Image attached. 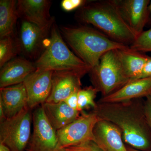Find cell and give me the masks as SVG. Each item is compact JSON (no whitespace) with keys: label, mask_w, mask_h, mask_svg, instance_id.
Masks as SVG:
<instances>
[{"label":"cell","mask_w":151,"mask_h":151,"mask_svg":"<svg viewBox=\"0 0 151 151\" xmlns=\"http://www.w3.org/2000/svg\"><path fill=\"white\" fill-rule=\"evenodd\" d=\"M141 99L113 103H97L92 110L100 120L111 122L122 133L124 142L141 151L151 150V130Z\"/></svg>","instance_id":"cell-1"},{"label":"cell","mask_w":151,"mask_h":151,"mask_svg":"<svg viewBox=\"0 0 151 151\" xmlns=\"http://www.w3.org/2000/svg\"><path fill=\"white\" fill-rule=\"evenodd\" d=\"M75 17L81 23L92 25L112 40L127 46L137 37L123 19L116 0L86 2Z\"/></svg>","instance_id":"cell-2"},{"label":"cell","mask_w":151,"mask_h":151,"mask_svg":"<svg viewBox=\"0 0 151 151\" xmlns=\"http://www.w3.org/2000/svg\"><path fill=\"white\" fill-rule=\"evenodd\" d=\"M60 31L74 54L91 70L98 65L100 58L107 52L129 47L86 26H61Z\"/></svg>","instance_id":"cell-3"},{"label":"cell","mask_w":151,"mask_h":151,"mask_svg":"<svg viewBox=\"0 0 151 151\" xmlns=\"http://www.w3.org/2000/svg\"><path fill=\"white\" fill-rule=\"evenodd\" d=\"M34 63L36 69L40 70H75L87 73L91 70L68 48L55 22L45 49Z\"/></svg>","instance_id":"cell-4"},{"label":"cell","mask_w":151,"mask_h":151,"mask_svg":"<svg viewBox=\"0 0 151 151\" xmlns=\"http://www.w3.org/2000/svg\"><path fill=\"white\" fill-rule=\"evenodd\" d=\"M89 73L93 86L102 97L113 94L130 81L124 73L116 50L103 55L98 65Z\"/></svg>","instance_id":"cell-5"},{"label":"cell","mask_w":151,"mask_h":151,"mask_svg":"<svg viewBox=\"0 0 151 151\" xmlns=\"http://www.w3.org/2000/svg\"><path fill=\"white\" fill-rule=\"evenodd\" d=\"M27 107L12 118L0 122V143L11 151H24L31 136L32 113Z\"/></svg>","instance_id":"cell-6"},{"label":"cell","mask_w":151,"mask_h":151,"mask_svg":"<svg viewBox=\"0 0 151 151\" xmlns=\"http://www.w3.org/2000/svg\"><path fill=\"white\" fill-rule=\"evenodd\" d=\"M33 132L27 151H65L60 145L56 131L49 122L42 105L32 113Z\"/></svg>","instance_id":"cell-7"},{"label":"cell","mask_w":151,"mask_h":151,"mask_svg":"<svg viewBox=\"0 0 151 151\" xmlns=\"http://www.w3.org/2000/svg\"><path fill=\"white\" fill-rule=\"evenodd\" d=\"M100 119L93 111H84L77 119L56 131L60 145L64 148L94 140L93 130Z\"/></svg>","instance_id":"cell-8"},{"label":"cell","mask_w":151,"mask_h":151,"mask_svg":"<svg viewBox=\"0 0 151 151\" xmlns=\"http://www.w3.org/2000/svg\"><path fill=\"white\" fill-rule=\"evenodd\" d=\"M52 25L41 28L22 20L17 37L20 52L30 59L36 60L47 45Z\"/></svg>","instance_id":"cell-9"},{"label":"cell","mask_w":151,"mask_h":151,"mask_svg":"<svg viewBox=\"0 0 151 151\" xmlns=\"http://www.w3.org/2000/svg\"><path fill=\"white\" fill-rule=\"evenodd\" d=\"M86 73L75 70L53 71L51 92L45 103L64 101L73 92L81 89V78Z\"/></svg>","instance_id":"cell-10"},{"label":"cell","mask_w":151,"mask_h":151,"mask_svg":"<svg viewBox=\"0 0 151 151\" xmlns=\"http://www.w3.org/2000/svg\"><path fill=\"white\" fill-rule=\"evenodd\" d=\"M52 70L36 69L23 82L28 97V107L32 110L46 102L51 92Z\"/></svg>","instance_id":"cell-11"},{"label":"cell","mask_w":151,"mask_h":151,"mask_svg":"<svg viewBox=\"0 0 151 151\" xmlns=\"http://www.w3.org/2000/svg\"><path fill=\"white\" fill-rule=\"evenodd\" d=\"M51 4L49 0H19L17 10L19 17L41 28L52 25L55 19L50 14Z\"/></svg>","instance_id":"cell-12"},{"label":"cell","mask_w":151,"mask_h":151,"mask_svg":"<svg viewBox=\"0 0 151 151\" xmlns=\"http://www.w3.org/2000/svg\"><path fill=\"white\" fill-rule=\"evenodd\" d=\"M123 19L137 36L149 20V0H116Z\"/></svg>","instance_id":"cell-13"},{"label":"cell","mask_w":151,"mask_h":151,"mask_svg":"<svg viewBox=\"0 0 151 151\" xmlns=\"http://www.w3.org/2000/svg\"><path fill=\"white\" fill-rule=\"evenodd\" d=\"M93 134V141L103 151H128L121 130L111 122L100 119Z\"/></svg>","instance_id":"cell-14"},{"label":"cell","mask_w":151,"mask_h":151,"mask_svg":"<svg viewBox=\"0 0 151 151\" xmlns=\"http://www.w3.org/2000/svg\"><path fill=\"white\" fill-rule=\"evenodd\" d=\"M36 70L34 63L28 59L21 57L13 58L1 68L0 88L23 83Z\"/></svg>","instance_id":"cell-15"},{"label":"cell","mask_w":151,"mask_h":151,"mask_svg":"<svg viewBox=\"0 0 151 151\" xmlns=\"http://www.w3.org/2000/svg\"><path fill=\"white\" fill-rule=\"evenodd\" d=\"M151 96V77L130 81L118 91L101 97L100 103H113Z\"/></svg>","instance_id":"cell-16"},{"label":"cell","mask_w":151,"mask_h":151,"mask_svg":"<svg viewBox=\"0 0 151 151\" xmlns=\"http://www.w3.org/2000/svg\"><path fill=\"white\" fill-rule=\"evenodd\" d=\"M0 102L6 119L14 117L27 107V92L24 83L0 88Z\"/></svg>","instance_id":"cell-17"},{"label":"cell","mask_w":151,"mask_h":151,"mask_svg":"<svg viewBox=\"0 0 151 151\" xmlns=\"http://www.w3.org/2000/svg\"><path fill=\"white\" fill-rule=\"evenodd\" d=\"M42 105L49 122L56 131L73 122L81 113L70 108L64 101L45 103Z\"/></svg>","instance_id":"cell-18"},{"label":"cell","mask_w":151,"mask_h":151,"mask_svg":"<svg viewBox=\"0 0 151 151\" xmlns=\"http://www.w3.org/2000/svg\"><path fill=\"white\" fill-rule=\"evenodd\" d=\"M116 53L125 75L130 81L138 79L149 57L134 51L129 47L116 50Z\"/></svg>","instance_id":"cell-19"},{"label":"cell","mask_w":151,"mask_h":151,"mask_svg":"<svg viewBox=\"0 0 151 151\" xmlns=\"http://www.w3.org/2000/svg\"><path fill=\"white\" fill-rule=\"evenodd\" d=\"M15 0L0 1V38L14 34L19 16Z\"/></svg>","instance_id":"cell-20"},{"label":"cell","mask_w":151,"mask_h":151,"mask_svg":"<svg viewBox=\"0 0 151 151\" xmlns=\"http://www.w3.org/2000/svg\"><path fill=\"white\" fill-rule=\"evenodd\" d=\"M20 53L17 38L14 35L0 38V68L15 58Z\"/></svg>","instance_id":"cell-21"},{"label":"cell","mask_w":151,"mask_h":151,"mask_svg":"<svg viewBox=\"0 0 151 151\" xmlns=\"http://www.w3.org/2000/svg\"><path fill=\"white\" fill-rule=\"evenodd\" d=\"M98 92L93 86H88L80 89L78 94V111L81 112L84 110L96 108L97 103L94 99Z\"/></svg>","instance_id":"cell-22"},{"label":"cell","mask_w":151,"mask_h":151,"mask_svg":"<svg viewBox=\"0 0 151 151\" xmlns=\"http://www.w3.org/2000/svg\"><path fill=\"white\" fill-rule=\"evenodd\" d=\"M129 47L131 49L139 52H151V29L144 31L138 35Z\"/></svg>","instance_id":"cell-23"},{"label":"cell","mask_w":151,"mask_h":151,"mask_svg":"<svg viewBox=\"0 0 151 151\" xmlns=\"http://www.w3.org/2000/svg\"><path fill=\"white\" fill-rule=\"evenodd\" d=\"M65 149V151H103L93 141Z\"/></svg>","instance_id":"cell-24"},{"label":"cell","mask_w":151,"mask_h":151,"mask_svg":"<svg viewBox=\"0 0 151 151\" xmlns=\"http://www.w3.org/2000/svg\"><path fill=\"white\" fill-rule=\"evenodd\" d=\"M86 2L84 0H63L61 3L63 9L66 12H70L79 9Z\"/></svg>","instance_id":"cell-25"},{"label":"cell","mask_w":151,"mask_h":151,"mask_svg":"<svg viewBox=\"0 0 151 151\" xmlns=\"http://www.w3.org/2000/svg\"><path fill=\"white\" fill-rule=\"evenodd\" d=\"M79 90L73 92L64 101L70 108L77 111H78V94Z\"/></svg>","instance_id":"cell-26"},{"label":"cell","mask_w":151,"mask_h":151,"mask_svg":"<svg viewBox=\"0 0 151 151\" xmlns=\"http://www.w3.org/2000/svg\"><path fill=\"white\" fill-rule=\"evenodd\" d=\"M144 105L146 120L151 130V96L146 97Z\"/></svg>","instance_id":"cell-27"},{"label":"cell","mask_w":151,"mask_h":151,"mask_svg":"<svg viewBox=\"0 0 151 151\" xmlns=\"http://www.w3.org/2000/svg\"><path fill=\"white\" fill-rule=\"evenodd\" d=\"M150 77H151V57H149L139 78Z\"/></svg>","instance_id":"cell-28"},{"label":"cell","mask_w":151,"mask_h":151,"mask_svg":"<svg viewBox=\"0 0 151 151\" xmlns=\"http://www.w3.org/2000/svg\"><path fill=\"white\" fill-rule=\"evenodd\" d=\"M0 151H11V150L7 146L0 143Z\"/></svg>","instance_id":"cell-29"},{"label":"cell","mask_w":151,"mask_h":151,"mask_svg":"<svg viewBox=\"0 0 151 151\" xmlns=\"http://www.w3.org/2000/svg\"><path fill=\"white\" fill-rule=\"evenodd\" d=\"M149 20L148 22L151 23V1L148 6Z\"/></svg>","instance_id":"cell-30"},{"label":"cell","mask_w":151,"mask_h":151,"mask_svg":"<svg viewBox=\"0 0 151 151\" xmlns=\"http://www.w3.org/2000/svg\"><path fill=\"white\" fill-rule=\"evenodd\" d=\"M127 147V150H128V151H151V150H150L147 151L139 150H136V149L133 148L131 147H129H129Z\"/></svg>","instance_id":"cell-31"}]
</instances>
